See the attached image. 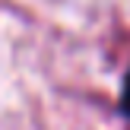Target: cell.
<instances>
[{
    "label": "cell",
    "instance_id": "1",
    "mask_svg": "<svg viewBox=\"0 0 130 130\" xmlns=\"http://www.w3.org/2000/svg\"><path fill=\"white\" fill-rule=\"evenodd\" d=\"M121 108L130 114V73H127V79H124V99H121Z\"/></svg>",
    "mask_w": 130,
    "mask_h": 130
}]
</instances>
